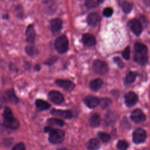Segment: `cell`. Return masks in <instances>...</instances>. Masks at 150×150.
<instances>
[{
    "label": "cell",
    "instance_id": "cell-1",
    "mask_svg": "<svg viewBox=\"0 0 150 150\" xmlns=\"http://www.w3.org/2000/svg\"><path fill=\"white\" fill-rule=\"evenodd\" d=\"M3 117V125L11 129H16L19 126V122L16 119L11 110L8 107H5L2 114Z\"/></svg>",
    "mask_w": 150,
    "mask_h": 150
},
{
    "label": "cell",
    "instance_id": "cell-2",
    "mask_svg": "<svg viewBox=\"0 0 150 150\" xmlns=\"http://www.w3.org/2000/svg\"><path fill=\"white\" fill-rule=\"evenodd\" d=\"M44 132H49V141L52 144H60L64 141L65 134L63 130L46 127L44 128Z\"/></svg>",
    "mask_w": 150,
    "mask_h": 150
},
{
    "label": "cell",
    "instance_id": "cell-3",
    "mask_svg": "<svg viewBox=\"0 0 150 150\" xmlns=\"http://www.w3.org/2000/svg\"><path fill=\"white\" fill-rule=\"evenodd\" d=\"M54 47L60 54L66 53L69 49V40L67 36L64 35L59 36L55 40Z\"/></svg>",
    "mask_w": 150,
    "mask_h": 150
},
{
    "label": "cell",
    "instance_id": "cell-4",
    "mask_svg": "<svg viewBox=\"0 0 150 150\" xmlns=\"http://www.w3.org/2000/svg\"><path fill=\"white\" fill-rule=\"evenodd\" d=\"M93 67L96 73L101 75L106 74L108 70L107 64L105 62L100 60H96L94 62Z\"/></svg>",
    "mask_w": 150,
    "mask_h": 150
},
{
    "label": "cell",
    "instance_id": "cell-5",
    "mask_svg": "<svg viewBox=\"0 0 150 150\" xmlns=\"http://www.w3.org/2000/svg\"><path fill=\"white\" fill-rule=\"evenodd\" d=\"M146 134L142 128H137L132 133V140L135 144H139L144 142L145 141Z\"/></svg>",
    "mask_w": 150,
    "mask_h": 150
},
{
    "label": "cell",
    "instance_id": "cell-6",
    "mask_svg": "<svg viewBox=\"0 0 150 150\" xmlns=\"http://www.w3.org/2000/svg\"><path fill=\"white\" fill-rule=\"evenodd\" d=\"M48 97L49 100L55 104H60L64 101L63 95L58 91H50L48 93Z\"/></svg>",
    "mask_w": 150,
    "mask_h": 150
},
{
    "label": "cell",
    "instance_id": "cell-7",
    "mask_svg": "<svg viewBox=\"0 0 150 150\" xmlns=\"http://www.w3.org/2000/svg\"><path fill=\"white\" fill-rule=\"evenodd\" d=\"M128 26L131 30L136 35H139L142 32V25L137 19H132L128 22Z\"/></svg>",
    "mask_w": 150,
    "mask_h": 150
},
{
    "label": "cell",
    "instance_id": "cell-8",
    "mask_svg": "<svg viewBox=\"0 0 150 150\" xmlns=\"http://www.w3.org/2000/svg\"><path fill=\"white\" fill-rule=\"evenodd\" d=\"M131 119L135 123H141L144 122L146 117L144 112L139 109H136L134 110L131 114Z\"/></svg>",
    "mask_w": 150,
    "mask_h": 150
},
{
    "label": "cell",
    "instance_id": "cell-9",
    "mask_svg": "<svg viewBox=\"0 0 150 150\" xmlns=\"http://www.w3.org/2000/svg\"><path fill=\"white\" fill-rule=\"evenodd\" d=\"M55 83L58 86L69 91H72L75 87V84L69 80L57 79L55 81Z\"/></svg>",
    "mask_w": 150,
    "mask_h": 150
},
{
    "label": "cell",
    "instance_id": "cell-10",
    "mask_svg": "<svg viewBox=\"0 0 150 150\" xmlns=\"http://www.w3.org/2000/svg\"><path fill=\"white\" fill-rule=\"evenodd\" d=\"M138 100L137 94L133 92L129 91L125 95V103L128 107H132L137 104Z\"/></svg>",
    "mask_w": 150,
    "mask_h": 150
},
{
    "label": "cell",
    "instance_id": "cell-11",
    "mask_svg": "<svg viewBox=\"0 0 150 150\" xmlns=\"http://www.w3.org/2000/svg\"><path fill=\"white\" fill-rule=\"evenodd\" d=\"M62 27V21L60 18H54L50 21V29L53 35L59 33Z\"/></svg>",
    "mask_w": 150,
    "mask_h": 150
},
{
    "label": "cell",
    "instance_id": "cell-12",
    "mask_svg": "<svg viewBox=\"0 0 150 150\" xmlns=\"http://www.w3.org/2000/svg\"><path fill=\"white\" fill-rule=\"evenodd\" d=\"M84 103L85 104L90 108H93L100 104V100L95 96H88L84 98Z\"/></svg>",
    "mask_w": 150,
    "mask_h": 150
},
{
    "label": "cell",
    "instance_id": "cell-13",
    "mask_svg": "<svg viewBox=\"0 0 150 150\" xmlns=\"http://www.w3.org/2000/svg\"><path fill=\"white\" fill-rule=\"evenodd\" d=\"M26 41L30 43H33L36 38V31L33 25H29L25 31Z\"/></svg>",
    "mask_w": 150,
    "mask_h": 150
},
{
    "label": "cell",
    "instance_id": "cell-14",
    "mask_svg": "<svg viewBox=\"0 0 150 150\" xmlns=\"http://www.w3.org/2000/svg\"><path fill=\"white\" fill-rule=\"evenodd\" d=\"M82 42L84 45L87 47H92L96 43L95 37L90 33L83 34L82 36Z\"/></svg>",
    "mask_w": 150,
    "mask_h": 150
},
{
    "label": "cell",
    "instance_id": "cell-15",
    "mask_svg": "<svg viewBox=\"0 0 150 150\" xmlns=\"http://www.w3.org/2000/svg\"><path fill=\"white\" fill-rule=\"evenodd\" d=\"M51 114L54 116L60 117H62L66 119L71 118L73 117V114L71 111L69 110L53 109L51 111Z\"/></svg>",
    "mask_w": 150,
    "mask_h": 150
},
{
    "label": "cell",
    "instance_id": "cell-16",
    "mask_svg": "<svg viewBox=\"0 0 150 150\" xmlns=\"http://www.w3.org/2000/svg\"><path fill=\"white\" fill-rule=\"evenodd\" d=\"M100 15H99L98 13L96 12L90 13L87 18V21L88 24L91 26H96L97 23L100 22Z\"/></svg>",
    "mask_w": 150,
    "mask_h": 150
},
{
    "label": "cell",
    "instance_id": "cell-17",
    "mask_svg": "<svg viewBox=\"0 0 150 150\" xmlns=\"http://www.w3.org/2000/svg\"><path fill=\"white\" fill-rule=\"evenodd\" d=\"M4 98L8 101H10L12 103L16 104L18 101L19 100L16 96L15 94V92L13 89H9L7 90L4 94Z\"/></svg>",
    "mask_w": 150,
    "mask_h": 150
},
{
    "label": "cell",
    "instance_id": "cell-18",
    "mask_svg": "<svg viewBox=\"0 0 150 150\" xmlns=\"http://www.w3.org/2000/svg\"><path fill=\"white\" fill-rule=\"evenodd\" d=\"M35 105L39 111H44L48 110L50 107V105L46 101L41 100V99H37L35 101Z\"/></svg>",
    "mask_w": 150,
    "mask_h": 150
},
{
    "label": "cell",
    "instance_id": "cell-19",
    "mask_svg": "<svg viewBox=\"0 0 150 150\" xmlns=\"http://www.w3.org/2000/svg\"><path fill=\"white\" fill-rule=\"evenodd\" d=\"M134 50L135 53L146 54L148 49L144 44L139 42H137L134 45Z\"/></svg>",
    "mask_w": 150,
    "mask_h": 150
},
{
    "label": "cell",
    "instance_id": "cell-20",
    "mask_svg": "<svg viewBox=\"0 0 150 150\" xmlns=\"http://www.w3.org/2000/svg\"><path fill=\"white\" fill-rule=\"evenodd\" d=\"M101 122V117L100 114L95 113L93 114L89 119V124L92 127H98Z\"/></svg>",
    "mask_w": 150,
    "mask_h": 150
},
{
    "label": "cell",
    "instance_id": "cell-21",
    "mask_svg": "<svg viewBox=\"0 0 150 150\" xmlns=\"http://www.w3.org/2000/svg\"><path fill=\"white\" fill-rule=\"evenodd\" d=\"M87 148L88 150H98L100 148V144L98 139L93 138L89 140L87 143Z\"/></svg>",
    "mask_w": 150,
    "mask_h": 150
},
{
    "label": "cell",
    "instance_id": "cell-22",
    "mask_svg": "<svg viewBox=\"0 0 150 150\" xmlns=\"http://www.w3.org/2000/svg\"><path fill=\"white\" fill-rule=\"evenodd\" d=\"M103 84V81L101 79H96L90 83V87L93 91L98 90Z\"/></svg>",
    "mask_w": 150,
    "mask_h": 150
},
{
    "label": "cell",
    "instance_id": "cell-23",
    "mask_svg": "<svg viewBox=\"0 0 150 150\" xmlns=\"http://www.w3.org/2000/svg\"><path fill=\"white\" fill-rule=\"evenodd\" d=\"M134 61L141 65H144L148 61V56L146 54L135 53L134 56Z\"/></svg>",
    "mask_w": 150,
    "mask_h": 150
},
{
    "label": "cell",
    "instance_id": "cell-24",
    "mask_svg": "<svg viewBox=\"0 0 150 150\" xmlns=\"http://www.w3.org/2000/svg\"><path fill=\"white\" fill-rule=\"evenodd\" d=\"M25 52L30 56H33L36 55L38 53L39 51L38 50V49L36 47H35L34 46L29 45H27L25 47Z\"/></svg>",
    "mask_w": 150,
    "mask_h": 150
},
{
    "label": "cell",
    "instance_id": "cell-25",
    "mask_svg": "<svg viewBox=\"0 0 150 150\" xmlns=\"http://www.w3.org/2000/svg\"><path fill=\"white\" fill-rule=\"evenodd\" d=\"M136 77H137L136 73L132 72V71H129L127 74V75L125 77L124 83L125 84H129L132 83L134 81Z\"/></svg>",
    "mask_w": 150,
    "mask_h": 150
},
{
    "label": "cell",
    "instance_id": "cell-26",
    "mask_svg": "<svg viewBox=\"0 0 150 150\" xmlns=\"http://www.w3.org/2000/svg\"><path fill=\"white\" fill-rule=\"evenodd\" d=\"M47 123L49 125H56L60 127H62L64 125V122L62 120L57 118H49L47 120Z\"/></svg>",
    "mask_w": 150,
    "mask_h": 150
},
{
    "label": "cell",
    "instance_id": "cell-27",
    "mask_svg": "<svg viewBox=\"0 0 150 150\" xmlns=\"http://www.w3.org/2000/svg\"><path fill=\"white\" fill-rule=\"evenodd\" d=\"M102 1H96V0H88L85 2V6L87 9H93L98 6Z\"/></svg>",
    "mask_w": 150,
    "mask_h": 150
},
{
    "label": "cell",
    "instance_id": "cell-28",
    "mask_svg": "<svg viewBox=\"0 0 150 150\" xmlns=\"http://www.w3.org/2000/svg\"><path fill=\"white\" fill-rule=\"evenodd\" d=\"M121 7L124 12L128 13L131 11L132 9V5L128 1H124L122 3Z\"/></svg>",
    "mask_w": 150,
    "mask_h": 150
},
{
    "label": "cell",
    "instance_id": "cell-29",
    "mask_svg": "<svg viewBox=\"0 0 150 150\" xmlns=\"http://www.w3.org/2000/svg\"><path fill=\"white\" fill-rule=\"evenodd\" d=\"M128 146V143L125 140H120L117 142V147L119 150H127Z\"/></svg>",
    "mask_w": 150,
    "mask_h": 150
},
{
    "label": "cell",
    "instance_id": "cell-30",
    "mask_svg": "<svg viewBox=\"0 0 150 150\" xmlns=\"http://www.w3.org/2000/svg\"><path fill=\"white\" fill-rule=\"evenodd\" d=\"M98 137L103 142H104L108 141L110 139V135L104 132H98Z\"/></svg>",
    "mask_w": 150,
    "mask_h": 150
},
{
    "label": "cell",
    "instance_id": "cell-31",
    "mask_svg": "<svg viewBox=\"0 0 150 150\" xmlns=\"http://www.w3.org/2000/svg\"><path fill=\"white\" fill-rule=\"evenodd\" d=\"M113 13V10L110 7H107L104 9L103 11V14L105 17H110Z\"/></svg>",
    "mask_w": 150,
    "mask_h": 150
},
{
    "label": "cell",
    "instance_id": "cell-32",
    "mask_svg": "<svg viewBox=\"0 0 150 150\" xmlns=\"http://www.w3.org/2000/svg\"><path fill=\"white\" fill-rule=\"evenodd\" d=\"M111 103V101L107 98H103L102 100H100V104H101V107L103 108H105L107 106H108L109 105H110Z\"/></svg>",
    "mask_w": 150,
    "mask_h": 150
},
{
    "label": "cell",
    "instance_id": "cell-33",
    "mask_svg": "<svg viewBox=\"0 0 150 150\" xmlns=\"http://www.w3.org/2000/svg\"><path fill=\"white\" fill-rule=\"evenodd\" d=\"M130 52H131L130 47L129 46H127V47H125V49L123 50L122 56L125 59L128 60L130 58Z\"/></svg>",
    "mask_w": 150,
    "mask_h": 150
},
{
    "label": "cell",
    "instance_id": "cell-34",
    "mask_svg": "<svg viewBox=\"0 0 150 150\" xmlns=\"http://www.w3.org/2000/svg\"><path fill=\"white\" fill-rule=\"evenodd\" d=\"M12 150H26V148L23 142H19L13 147Z\"/></svg>",
    "mask_w": 150,
    "mask_h": 150
},
{
    "label": "cell",
    "instance_id": "cell-35",
    "mask_svg": "<svg viewBox=\"0 0 150 150\" xmlns=\"http://www.w3.org/2000/svg\"><path fill=\"white\" fill-rule=\"evenodd\" d=\"M57 59H58V57H56V56H52V57H50V58H49L46 62H45V64H47V65H52V64H53L54 62H56V60H57Z\"/></svg>",
    "mask_w": 150,
    "mask_h": 150
},
{
    "label": "cell",
    "instance_id": "cell-36",
    "mask_svg": "<svg viewBox=\"0 0 150 150\" xmlns=\"http://www.w3.org/2000/svg\"><path fill=\"white\" fill-rule=\"evenodd\" d=\"M114 61L120 67H124V64L123 62L122 61V60L120 57H114Z\"/></svg>",
    "mask_w": 150,
    "mask_h": 150
},
{
    "label": "cell",
    "instance_id": "cell-37",
    "mask_svg": "<svg viewBox=\"0 0 150 150\" xmlns=\"http://www.w3.org/2000/svg\"><path fill=\"white\" fill-rule=\"evenodd\" d=\"M35 69L36 70H37V71L40 70V65L36 64V65L35 66Z\"/></svg>",
    "mask_w": 150,
    "mask_h": 150
},
{
    "label": "cell",
    "instance_id": "cell-38",
    "mask_svg": "<svg viewBox=\"0 0 150 150\" xmlns=\"http://www.w3.org/2000/svg\"><path fill=\"white\" fill-rule=\"evenodd\" d=\"M58 150H68L67 148H60V149H59Z\"/></svg>",
    "mask_w": 150,
    "mask_h": 150
}]
</instances>
